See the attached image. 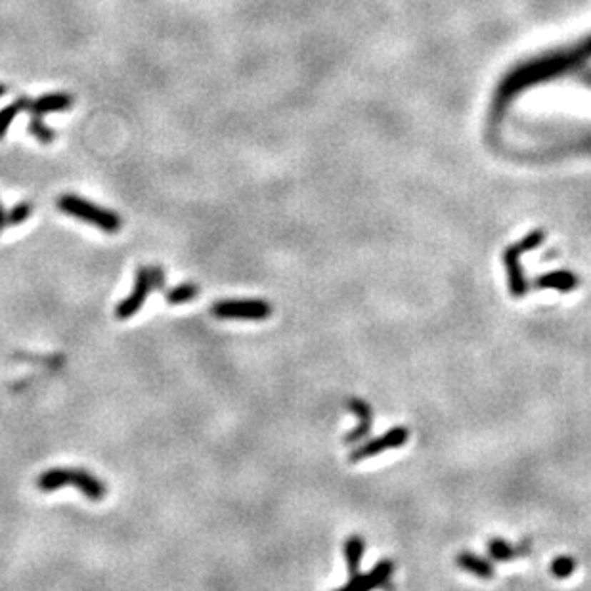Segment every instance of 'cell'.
Masks as SVG:
<instances>
[{
	"instance_id": "8",
	"label": "cell",
	"mask_w": 591,
	"mask_h": 591,
	"mask_svg": "<svg viewBox=\"0 0 591 591\" xmlns=\"http://www.w3.org/2000/svg\"><path fill=\"white\" fill-rule=\"evenodd\" d=\"M347 406L354 415H358V425H356L350 433L345 435L343 442H345V444H356V442L365 440V438L370 436L371 427H373V412H371V406L365 400H360V398H350Z\"/></svg>"
},
{
	"instance_id": "7",
	"label": "cell",
	"mask_w": 591,
	"mask_h": 591,
	"mask_svg": "<svg viewBox=\"0 0 591 591\" xmlns=\"http://www.w3.org/2000/svg\"><path fill=\"white\" fill-rule=\"evenodd\" d=\"M520 255H522V253L515 247V243L505 247V249H503V255H502L503 264H505V268H507L509 293H511L513 297H517V299L525 297L526 293H528V287H530L525 278L522 264H520Z\"/></svg>"
},
{
	"instance_id": "11",
	"label": "cell",
	"mask_w": 591,
	"mask_h": 591,
	"mask_svg": "<svg viewBox=\"0 0 591 591\" xmlns=\"http://www.w3.org/2000/svg\"><path fill=\"white\" fill-rule=\"evenodd\" d=\"M455 565L463 568L465 572L475 574V576L483 580H492L496 576V568H494L492 561L477 555V553H471V551H461L460 555L455 557Z\"/></svg>"
},
{
	"instance_id": "2",
	"label": "cell",
	"mask_w": 591,
	"mask_h": 591,
	"mask_svg": "<svg viewBox=\"0 0 591 591\" xmlns=\"http://www.w3.org/2000/svg\"><path fill=\"white\" fill-rule=\"evenodd\" d=\"M58 209L66 215L79 218V221L90 222L92 226L100 228L106 233H117L123 226L119 215H115L113 211L103 209L100 205L90 203L86 199L73 193H66L58 199Z\"/></svg>"
},
{
	"instance_id": "6",
	"label": "cell",
	"mask_w": 591,
	"mask_h": 591,
	"mask_svg": "<svg viewBox=\"0 0 591 591\" xmlns=\"http://www.w3.org/2000/svg\"><path fill=\"white\" fill-rule=\"evenodd\" d=\"M393 570L394 562L388 561V559H383L368 574L358 572L356 576H353L347 582V585L343 587V591H370L373 587H379V585L387 584L388 578L393 576Z\"/></svg>"
},
{
	"instance_id": "3",
	"label": "cell",
	"mask_w": 591,
	"mask_h": 591,
	"mask_svg": "<svg viewBox=\"0 0 591 591\" xmlns=\"http://www.w3.org/2000/svg\"><path fill=\"white\" fill-rule=\"evenodd\" d=\"M211 312L221 320H245V322H263L272 316V306L263 299L245 300H218Z\"/></svg>"
},
{
	"instance_id": "16",
	"label": "cell",
	"mask_w": 591,
	"mask_h": 591,
	"mask_svg": "<svg viewBox=\"0 0 591 591\" xmlns=\"http://www.w3.org/2000/svg\"><path fill=\"white\" fill-rule=\"evenodd\" d=\"M27 132L42 143L54 142L56 138V132L48 125H44V121H42V117H39V115H33V117H31L29 125H27Z\"/></svg>"
},
{
	"instance_id": "19",
	"label": "cell",
	"mask_w": 591,
	"mask_h": 591,
	"mask_svg": "<svg viewBox=\"0 0 591 591\" xmlns=\"http://www.w3.org/2000/svg\"><path fill=\"white\" fill-rule=\"evenodd\" d=\"M33 215V203H18L10 213H8V226H18L21 222H25L29 216Z\"/></svg>"
},
{
	"instance_id": "15",
	"label": "cell",
	"mask_w": 591,
	"mask_h": 591,
	"mask_svg": "<svg viewBox=\"0 0 591 591\" xmlns=\"http://www.w3.org/2000/svg\"><path fill=\"white\" fill-rule=\"evenodd\" d=\"M488 553L492 561H500V562H509L517 555V551L513 550V545L502 540V537H494L488 542Z\"/></svg>"
},
{
	"instance_id": "20",
	"label": "cell",
	"mask_w": 591,
	"mask_h": 591,
	"mask_svg": "<svg viewBox=\"0 0 591 591\" xmlns=\"http://www.w3.org/2000/svg\"><path fill=\"white\" fill-rule=\"evenodd\" d=\"M151 278H153V289L157 291H165L167 280H165V272L159 266H151Z\"/></svg>"
},
{
	"instance_id": "21",
	"label": "cell",
	"mask_w": 591,
	"mask_h": 591,
	"mask_svg": "<svg viewBox=\"0 0 591 591\" xmlns=\"http://www.w3.org/2000/svg\"><path fill=\"white\" fill-rule=\"evenodd\" d=\"M8 226V213L4 211V207H2V203H0V233H2V230Z\"/></svg>"
},
{
	"instance_id": "12",
	"label": "cell",
	"mask_w": 591,
	"mask_h": 591,
	"mask_svg": "<svg viewBox=\"0 0 591 591\" xmlns=\"http://www.w3.org/2000/svg\"><path fill=\"white\" fill-rule=\"evenodd\" d=\"M365 551V542L360 536H350L347 537L345 542V547H343V553H345V561H347V570L348 576L353 578L360 572V565H362V557H364Z\"/></svg>"
},
{
	"instance_id": "18",
	"label": "cell",
	"mask_w": 591,
	"mask_h": 591,
	"mask_svg": "<svg viewBox=\"0 0 591 591\" xmlns=\"http://www.w3.org/2000/svg\"><path fill=\"white\" fill-rule=\"evenodd\" d=\"M544 241H545L544 230H532V232L526 233L525 238L519 239V241L515 243V247H517L520 253H528V251L537 249V247L544 243Z\"/></svg>"
},
{
	"instance_id": "10",
	"label": "cell",
	"mask_w": 591,
	"mask_h": 591,
	"mask_svg": "<svg viewBox=\"0 0 591 591\" xmlns=\"http://www.w3.org/2000/svg\"><path fill=\"white\" fill-rule=\"evenodd\" d=\"M73 106V96L67 92H52V94L41 96L39 100H29L27 103V111L31 115H42L52 113V111H66Z\"/></svg>"
},
{
	"instance_id": "1",
	"label": "cell",
	"mask_w": 591,
	"mask_h": 591,
	"mask_svg": "<svg viewBox=\"0 0 591 591\" xmlns=\"http://www.w3.org/2000/svg\"><path fill=\"white\" fill-rule=\"evenodd\" d=\"M64 486L77 488L83 496L92 502H100L108 494L106 484L100 478H96L92 473H86L83 469H58L56 467V469L42 473L41 477L36 478V488L41 492H54Z\"/></svg>"
},
{
	"instance_id": "14",
	"label": "cell",
	"mask_w": 591,
	"mask_h": 591,
	"mask_svg": "<svg viewBox=\"0 0 591 591\" xmlns=\"http://www.w3.org/2000/svg\"><path fill=\"white\" fill-rule=\"evenodd\" d=\"M27 103H29V98L21 96V98H18L14 103L6 106L4 109H0V140L6 136L8 128L12 125V121L18 117L19 111L27 109Z\"/></svg>"
},
{
	"instance_id": "17",
	"label": "cell",
	"mask_w": 591,
	"mask_h": 591,
	"mask_svg": "<svg viewBox=\"0 0 591 591\" xmlns=\"http://www.w3.org/2000/svg\"><path fill=\"white\" fill-rule=\"evenodd\" d=\"M576 570V561L570 555H559L551 562V574L559 580H567Z\"/></svg>"
},
{
	"instance_id": "9",
	"label": "cell",
	"mask_w": 591,
	"mask_h": 591,
	"mask_svg": "<svg viewBox=\"0 0 591 591\" xmlns=\"http://www.w3.org/2000/svg\"><path fill=\"white\" fill-rule=\"evenodd\" d=\"M580 286L578 276L570 272V270H555V272H547V274L537 276L534 280V287L536 289H553V291L570 293Z\"/></svg>"
},
{
	"instance_id": "13",
	"label": "cell",
	"mask_w": 591,
	"mask_h": 591,
	"mask_svg": "<svg viewBox=\"0 0 591 591\" xmlns=\"http://www.w3.org/2000/svg\"><path fill=\"white\" fill-rule=\"evenodd\" d=\"M201 293L199 286L197 283H180V286L173 287L167 291V303L168 305H184V303H190L193 300Z\"/></svg>"
},
{
	"instance_id": "4",
	"label": "cell",
	"mask_w": 591,
	"mask_h": 591,
	"mask_svg": "<svg viewBox=\"0 0 591 591\" xmlns=\"http://www.w3.org/2000/svg\"><path fill=\"white\" fill-rule=\"evenodd\" d=\"M408 438H410V430L406 427H394V429H388L385 435L365 440L362 446H358L353 454L348 455V460L353 463H358V461L370 460V458L383 454L385 450L402 448L408 442Z\"/></svg>"
},
{
	"instance_id": "5",
	"label": "cell",
	"mask_w": 591,
	"mask_h": 591,
	"mask_svg": "<svg viewBox=\"0 0 591 591\" xmlns=\"http://www.w3.org/2000/svg\"><path fill=\"white\" fill-rule=\"evenodd\" d=\"M150 291H153V278H151V266H140L136 270V281L132 287L131 295L125 300H121L115 308V318L117 320H128L134 316L143 306Z\"/></svg>"
},
{
	"instance_id": "22",
	"label": "cell",
	"mask_w": 591,
	"mask_h": 591,
	"mask_svg": "<svg viewBox=\"0 0 591 591\" xmlns=\"http://www.w3.org/2000/svg\"><path fill=\"white\" fill-rule=\"evenodd\" d=\"M8 92V86L4 83H0V98H2V96L6 94Z\"/></svg>"
}]
</instances>
